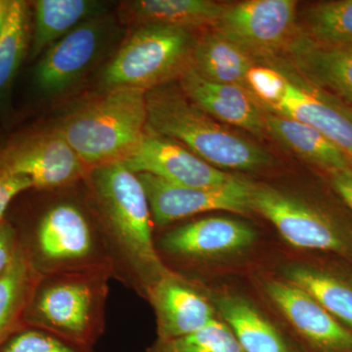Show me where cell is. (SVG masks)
Instances as JSON below:
<instances>
[{
    "mask_svg": "<svg viewBox=\"0 0 352 352\" xmlns=\"http://www.w3.org/2000/svg\"><path fill=\"white\" fill-rule=\"evenodd\" d=\"M85 178L113 277L147 298L170 270L157 254L151 208L140 178L122 162L95 166Z\"/></svg>",
    "mask_w": 352,
    "mask_h": 352,
    "instance_id": "obj_1",
    "label": "cell"
},
{
    "mask_svg": "<svg viewBox=\"0 0 352 352\" xmlns=\"http://www.w3.org/2000/svg\"><path fill=\"white\" fill-rule=\"evenodd\" d=\"M146 104L148 131L173 139L215 168L252 171L275 164L267 150L195 105L179 83L146 92Z\"/></svg>",
    "mask_w": 352,
    "mask_h": 352,
    "instance_id": "obj_2",
    "label": "cell"
},
{
    "mask_svg": "<svg viewBox=\"0 0 352 352\" xmlns=\"http://www.w3.org/2000/svg\"><path fill=\"white\" fill-rule=\"evenodd\" d=\"M247 90L263 109L314 127L352 157V108L305 78L284 55L258 60Z\"/></svg>",
    "mask_w": 352,
    "mask_h": 352,
    "instance_id": "obj_3",
    "label": "cell"
},
{
    "mask_svg": "<svg viewBox=\"0 0 352 352\" xmlns=\"http://www.w3.org/2000/svg\"><path fill=\"white\" fill-rule=\"evenodd\" d=\"M112 277L107 268L39 274L25 308V325L94 347L105 330Z\"/></svg>",
    "mask_w": 352,
    "mask_h": 352,
    "instance_id": "obj_4",
    "label": "cell"
},
{
    "mask_svg": "<svg viewBox=\"0 0 352 352\" xmlns=\"http://www.w3.org/2000/svg\"><path fill=\"white\" fill-rule=\"evenodd\" d=\"M57 129L88 170L124 161L148 131L146 92L133 88L105 90L66 116Z\"/></svg>",
    "mask_w": 352,
    "mask_h": 352,
    "instance_id": "obj_5",
    "label": "cell"
},
{
    "mask_svg": "<svg viewBox=\"0 0 352 352\" xmlns=\"http://www.w3.org/2000/svg\"><path fill=\"white\" fill-rule=\"evenodd\" d=\"M135 28L102 72L105 90L147 92L179 80L192 66L197 41L193 32L159 25Z\"/></svg>",
    "mask_w": 352,
    "mask_h": 352,
    "instance_id": "obj_6",
    "label": "cell"
},
{
    "mask_svg": "<svg viewBox=\"0 0 352 352\" xmlns=\"http://www.w3.org/2000/svg\"><path fill=\"white\" fill-rule=\"evenodd\" d=\"M23 247L39 274L113 271L97 219L74 201H58L48 208L36 223L31 247Z\"/></svg>",
    "mask_w": 352,
    "mask_h": 352,
    "instance_id": "obj_7",
    "label": "cell"
},
{
    "mask_svg": "<svg viewBox=\"0 0 352 352\" xmlns=\"http://www.w3.org/2000/svg\"><path fill=\"white\" fill-rule=\"evenodd\" d=\"M252 212L270 220L289 244L298 249L352 256V232L325 208L268 185L252 183Z\"/></svg>",
    "mask_w": 352,
    "mask_h": 352,
    "instance_id": "obj_8",
    "label": "cell"
},
{
    "mask_svg": "<svg viewBox=\"0 0 352 352\" xmlns=\"http://www.w3.org/2000/svg\"><path fill=\"white\" fill-rule=\"evenodd\" d=\"M296 0H247L227 4L212 28L256 60L281 56L300 32Z\"/></svg>",
    "mask_w": 352,
    "mask_h": 352,
    "instance_id": "obj_9",
    "label": "cell"
},
{
    "mask_svg": "<svg viewBox=\"0 0 352 352\" xmlns=\"http://www.w3.org/2000/svg\"><path fill=\"white\" fill-rule=\"evenodd\" d=\"M116 34L115 22L105 14L78 25L52 44L34 72L39 90L56 96L76 87L100 62Z\"/></svg>",
    "mask_w": 352,
    "mask_h": 352,
    "instance_id": "obj_10",
    "label": "cell"
},
{
    "mask_svg": "<svg viewBox=\"0 0 352 352\" xmlns=\"http://www.w3.org/2000/svg\"><path fill=\"white\" fill-rule=\"evenodd\" d=\"M0 170L25 176L43 190L71 186L89 171L57 127L14 139L0 151Z\"/></svg>",
    "mask_w": 352,
    "mask_h": 352,
    "instance_id": "obj_11",
    "label": "cell"
},
{
    "mask_svg": "<svg viewBox=\"0 0 352 352\" xmlns=\"http://www.w3.org/2000/svg\"><path fill=\"white\" fill-rule=\"evenodd\" d=\"M144 186L152 219L157 226L212 210L234 214L252 212V183L234 177L221 186L190 188L171 184L149 173H138Z\"/></svg>",
    "mask_w": 352,
    "mask_h": 352,
    "instance_id": "obj_12",
    "label": "cell"
},
{
    "mask_svg": "<svg viewBox=\"0 0 352 352\" xmlns=\"http://www.w3.org/2000/svg\"><path fill=\"white\" fill-rule=\"evenodd\" d=\"M122 163L133 173H149L171 184L190 188L221 186L235 177L204 161L173 139L149 131Z\"/></svg>",
    "mask_w": 352,
    "mask_h": 352,
    "instance_id": "obj_13",
    "label": "cell"
},
{
    "mask_svg": "<svg viewBox=\"0 0 352 352\" xmlns=\"http://www.w3.org/2000/svg\"><path fill=\"white\" fill-rule=\"evenodd\" d=\"M252 227L229 217H205L177 226L157 242V254L183 261H198L241 251L256 241Z\"/></svg>",
    "mask_w": 352,
    "mask_h": 352,
    "instance_id": "obj_14",
    "label": "cell"
},
{
    "mask_svg": "<svg viewBox=\"0 0 352 352\" xmlns=\"http://www.w3.org/2000/svg\"><path fill=\"white\" fill-rule=\"evenodd\" d=\"M264 288L310 346L319 352H352V331L302 289L278 280H267Z\"/></svg>",
    "mask_w": 352,
    "mask_h": 352,
    "instance_id": "obj_15",
    "label": "cell"
},
{
    "mask_svg": "<svg viewBox=\"0 0 352 352\" xmlns=\"http://www.w3.org/2000/svg\"><path fill=\"white\" fill-rule=\"evenodd\" d=\"M147 298L156 314L159 342L164 344L198 332L215 319L207 298L171 271L153 286Z\"/></svg>",
    "mask_w": 352,
    "mask_h": 352,
    "instance_id": "obj_16",
    "label": "cell"
},
{
    "mask_svg": "<svg viewBox=\"0 0 352 352\" xmlns=\"http://www.w3.org/2000/svg\"><path fill=\"white\" fill-rule=\"evenodd\" d=\"M178 82L190 100L214 119L244 129L258 138L268 136L265 112L245 88L210 82L192 66Z\"/></svg>",
    "mask_w": 352,
    "mask_h": 352,
    "instance_id": "obj_17",
    "label": "cell"
},
{
    "mask_svg": "<svg viewBox=\"0 0 352 352\" xmlns=\"http://www.w3.org/2000/svg\"><path fill=\"white\" fill-rule=\"evenodd\" d=\"M283 55L305 78L352 108V44L320 45L300 30Z\"/></svg>",
    "mask_w": 352,
    "mask_h": 352,
    "instance_id": "obj_18",
    "label": "cell"
},
{
    "mask_svg": "<svg viewBox=\"0 0 352 352\" xmlns=\"http://www.w3.org/2000/svg\"><path fill=\"white\" fill-rule=\"evenodd\" d=\"M227 4L212 0H132L122 2L120 17L135 25H159L177 29H212Z\"/></svg>",
    "mask_w": 352,
    "mask_h": 352,
    "instance_id": "obj_19",
    "label": "cell"
},
{
    "mask_svg": "<svg viewBox=\"0 0 352 352\" xmlns=\"http://www.w3.org/2000/svg\"><path fill=\"white\" fill-rule=\"evenodd\" d=\"M267 135L287 151L326 173L352 168V157L314 127L265 113Z\"/></svg>",
    "mask_w": 352,
    "mask_h": 352,
    "instance_id": "obj_20",
    "label": "cell"
},
{
    "mask_svg": "<svg viewBox=\"0 0 352 352\" xmlns=\"http://www.w3.org/2000/svg\"><path fill=\"white\" fill-rule=\"evenodd\" d=\"M106 3L95 0H38L34 2V28L30 55L34 59L69 32L105 15Z\"/></svg>",
    "mask_w": 352,
    "mask_h": 352,
    "instance_id": "obj_21",
    "label": "cell"
},
{
    "mask_svg": "<svg viewBox=\"0 0 352 352\" xmlns=\"http://www.w3.org/2000/svg\"><path fill=\"white\" fill-rule=\"evenodd\" d=\"M256 62L250 53L212 29L197 36L192 68L210 82L245 88L248 74Z\"/></svg>",
    "mask_w": 352,
    "mask_h": 352,
    "instance_id": "obj_22",
    "label": "cell"
},
{
    "mask_svg": "<svg viewBox=\"0 0 352 352\" xmlns=\"http://www.w3.org/2000/svg\"><path fill=\"white\" fill-rule=\"evenodd\" d=\"M215 305L245 352H293L277 329L244 298L224 296Z\"/></svg>",
    "mask_w": 352,
    "mask_h": 352,
    "instance_id": "obj_23",
    "label": "cell"
},
{
    "mask_svg": "<svg viewBox=\"0 0 352 352\" xmlns=\"http://www.w3.org/2000/svg\"><path fill=\"white\" fill-rule=\"evenodd\" d=\"M38 277L21 242L13 263L0 276V344L25 325V308Z\"/></svg>",
    "mask_w": 352,
    "mask_h": 352,
    "instance_id": "obj_24",
    "label": "cell"
},
{
    "mask_svg": "<svg viewBox=\"0 0 352 352\" xmlns=\"http://www.w3.org/2000/svg\"><path fill=\"white\" fill-rule=\"evenodd\" d=\"M289 283L302 289L352 331V282L329 271L295 265L285 271Z\"/></svg>",
    "mask_w": 352,
    "mask_h": 352,
    "instance_id": "obj_25",
    "label": "cell"
},
{
    "mask_svg": "<svg viewBox=\"0 0 352 352\" xmlns=\"http://www.w3.org/2000/svg\"><path fill=\"white\" fill-rule=\"evenodd\" d=\"M300 31L317 44H352V0L319 1L302 12Z\"/></svg>",
    "mask_w": 352,
    "mask_h": 352,
    "instance_id": "obj_26",
    "label": "cell"
},
{
    "mask_svg": "<svg viewBox=\"0 0 352 352\" xmlns=\"http://www.w3.org/2000/svg\"><path fill=\"white\" fill-rule=\"evenodd\" d=\"M29 4L13 0L6 27L0 36V105L7 98L18 69L31 44Z\"/></svg>",
    "mask_w": 352,
    "mask_h": 352,
    "instance_id": "obj_27",
    "label": "cell"
},
{
    "mask_svg": "<svg viewBox=\"0 0 352 352\" xmlns=\"http://www.w3.org/2000/svg\"><path fill=\"white\" fill-rule=\"evenodd\" d=\"M164 346L166 352H245L231 329L217 319L198 332Z\"/></svg>",
    "mask_w": 352,
    "mask_h": 352,
    "instance_id": "obj_28",
    "label": "cell"
},
{
    "mask_svg": "<svg viewBox=\"0 0 352 352\" xmlns=\"http://www.w3.org/2000/svg\"><path fill=\"white\" fill-rule=\"evenodd\" d=\"M0 352H94V349L25 324L0 344Z\"/></svg>",
    "mask_w": 352,
    "mask_h": 352,
    "instance_id": "obj_29",
    "label": "cell"
},
{
    "mask_svg": "<svg viewBox=\"0 0 352 352\" xmlns=\"http://www.w3.org/2000/svg\"><path fill=\"white\" fill-rule=\"evenodd\" d=\"M32 188V183L25 176L0 170V220L4 219L11 201L25 190Z\"/></svg>",
    "mask_w": 352,
    "mask_h": 352,
    "instance_id": "obj_30",
    "label": "cell"
},
{
    "mask_svg": "<svg viewBox=\"0 0 352 352\" xmlns=\"http://www.w3.org/2000/svg\"><path fill=\"white\" fill-rule=\"evenodd\" d=\"M21 245L17 231L6 219L0 220V276L13 263Z\"/></svg>",
    "mask_w": 352,
    "mask_h": 352,
    "instance_id": "obj_31",
    "label": "cell"
},
{
    "mask_svg": "<svg viewBox=\"0 0 352 352\" xmlns=\"http://www.w3.org/2000/svg\"><path fill=\"white\" fill-rule=\"evenodd\" d=\"M333 191L352 212V168L327 173Z\"/></svg>",
    "mask_w": 352,
    "mask_h": 352,
    "instance_id": "obj_32",
    "label": "cell"
},
{
    "mask_svg": "<svg viewBox=\"0 0 352 352\" xmlns=\"http://www.w3.org/2000/svg\"><path fill=\"white\" fill-rule=\"evenodd\" d=\"M13 0H0V36L6 27Z\"/></svg>",
    "mask_w": 352,
    "mask_h": 352,
    "instance_id": "obj_33",
    "label": "cell"
},
{
    "mask_svg": "<svg viewBox=\"0 0 352 352\" xmlns=\"http://www.w3.org/2000/svg\"><path fill=\"white\" fill-rule=\"evenodd\" d=\"M149 352H166V349H164L163 344H161V342H157L156 346H155L154 349H152L151 351H150Z\"/></svg>",
    "mask_w": 352,
    "mask_h": 352,
    "instance_id": "obj_34",
    "label": "cell"
}]
</instances>
